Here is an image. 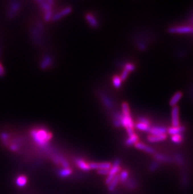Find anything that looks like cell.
I'll use <instances>...</instances> for the list:
<instances>
[{"instance_id": "d590c367", "label": "cell", "mask_w": 193, "mask_h": 194, "mask_svg": "<svg viewBox=\"0 0 193 194\" xmlns=\"http://www.w3.org/2000/svg\"><path fill=\"white\" fill-rule=\"evenodd\" d=\"M138 121L139 122L143 123V124H147L148 126H150L151 124L150 121H149L148 119L145 118V117H139V118H138Z\"/></svg>"}, {"instance_id": "9c48e42d", "label": "cell", "mask_w": 193, "mask_h": 194, "mask_svg": "<svg viewBox=\"0 0 193 194\" xmlns=\"http://www.w3.org/2000/svg\"><path fill=\"white\" fill-rule=\"evenodd\" d=\"M154 158L155 160L158 162H164L167 164H171L174 162V159L169 156H167L161 153H155L154 155Z\"/></svg>"}, {"instance_id": "44dd1931", "label": "cell", "mask_w": 193, "mask_h": 194, "mask_svg": "<svg viewBox=\"0 0 193 194\" xmlns=\"http://www.w3.org/2000/svg\"><path fill=\"white\" fill-rule=\"evenodd\" d=\"M75 163L78 167L84 171H89L90 170L89 165L88 164H87L85 162H83L82 160L77 159Z\"/></svg>"}, {"instance_id": "74e56055", "label": "cell", "mask_w": 193, "mask_h": 194, "mask_svg": "<svg viewBox=\"0 0 193 194\" xmlns=\"http://www.w3.org/2000/svg\"><path fill=\"white\" fill-rule=\"evenodd\" d=\"M59 161H60V163H61L62 166H63L65 168H68V167H69V164H68V163L63 158L59 157Z\"/></svg>"}, {"instance_id": "1f68e13d", "label": "cell", "mask_w": 193, "mask_h": 194, "mask_svg": "<svg viewBox=\"0 0 193 194\" xmlns=\"http://www.w3.org/2000/svg\"><path fill=\"white\" fill-rule=\"evenodd\" d=\"M128 172L126 170H124L121 172L120 175H119V180L122 183H126V180L128 179Z\"/></svg>"}, {"instance_id": "e0dca14e", "label": "cell", "mask_w": 193, "mask_h": 194, "mask_svg": "<svg viewBox=\"0 0 193 194\" xmlns=\"http://www.w3.org/2000/svg\"><path fill=\"white\" fill-rule=\"evenodd\" d=\"M185 127L183 126H179L177 127H171L167 129V133L171 136L176 134H182L184 131H185Z\"/></svg>"}, {"instance_id": "6da1fadb", "label": "cell", "mask_w": 193, "mask_h": 194, "mask_svg": "<svg viewBox=\"0 0 193 194\" xmlns=\"http://www.w3.org/2000/svg\"><path fill=\"white\" fill-rule=\"evenodd\" d=\"M31 135L36 143L40 146H47L48 141L52 138V134L45 129H33L31 131Z\"/></svg>"}, {"instance_id": "b9f144b4", "label": "cell", "mask_w": 193, "mask_h": 194, "mask_svg": "<svg viewBox=\"0 0 193 194\" xmlns=\"http://www.w3.org/2000/svg\"><path fill=\"white\" fill-rule=\"evenodd\" d=\"M120 159L117 158V159L114 161V166H115V167H117V166H120Z\"/></svg>"}, {"instance_id": "836d02e7", "label": "cell", "mask_w": 193, "mask_h": 194, "mask_svg": "<svg viewBox=\"0 0 193 194\" xmlns=\"http://www.w3.org/2000/svg\"><path fill=\"white\" fill-rule=\"evenodd\" d=\"M120 169L121 168L120 167V166H117V167L113 166V167L109 170V173H108V175H111V176L115 177L116 176V173H118V172L120 170Z\"/></svg>"}, {"instance_id": "3957f363", "label": "cell", "mask_w": 193, "mask_h": 194, "mask_svg": "<svg viewBox=\"0 0 193 194\" xmlns=\"http://www.w3.org/2000/svg\"><path fill=\"white\" fill-rule=\"evenodd\" d=\"M168 32L171 33H179V34L190 33H193V27H191L190 26L171 27L168 30Z\"/></svg>"}, {"instance_id": "83f0119b", "label": "cell", "mask_w": 193, "mask_h": 194, "mask_svg": "<svg viewBox=\"0 0 193 194\" xmlns=\"http://www.w3.org/2000/svg\"><path fill=\"white\" fill-rule=\"evenodd\" d=\"M160 167V164L156 160H154L153 162H151V164L149 165V170L153 172L156 171L157 169Z\"/></svg>"}, {"instance_id": "8fae6325", "label": "cell", "mask_w": 193, "mask_h": 194, "mask_svg": "<svg viewBox=\"0 0 193 194\" xmlns=\"http://www.w3.org/2000/svg\"><path fill=\"white\" fill-rule=\"evenodd\" d=\"M100 99L102 103H103L104 105L107 107L108 109H112L114 107V103L112 101L110 98L107 95H106L104 93H101L100 94Z\"/></svg>"}, {"instance_id": "8992f818", "label": "cell", "mask_w": 193, "mask_h": 194, "mask_svg": "<svg viewBox=\"0 0 193 194\" xmlns=\"http://www.w3.org/2000/svg\"><path fill=\"white\" fill-rule=\"evenodd\" d=\"M36 3L41 8V10L44 11L45 13L46 11L52 10V7L54 6L55 2L52 0H47V1L40 0V1H37Z\"/></svg>"}, {"instance_id": "ba28073f", "label": "cell", "mask_w": 193, "mask_h": 194, "mask_svg": "<svg viewBox=\"0 0 193 194\" xmlns=\"http://www.w3.org/2000/svg\"><path fill=\"white\" fill-rule=\"evenodd\" d=\"M53 63V58L50 55H45L42 59L40 64V67L42 70H45L50 67Z\"/></svg>"}, {"instance_id": "d6a6232c", "label": "cell", "mask_w": 193, "mask_h": 194, "mask_svg": "<svg viewBox=\"0 0 193 194\" xmlns=\"http://www.w3.org/2000/svg\"><path fill=\"white\" fill-rule=\"evenodd\" d=\"M53 16H54V14H53L52 10L46 11L44 13V20L48 22L52 20Z\"/></svg>"}, {"instance_id": "52a82bcc", "label": "cell", "mask_w": 193, "mask_h": 194, "mask_svg": "<svg viewBox=\"0 0 193 194\" xmlns=\"http://www.w3.org/2000/svg\"><path fill=\"white\" fill-rule=\"evenodd\" d=\"M167 129L166 128L163 127V126H152L150 128L149 133L151 135H154V136H157V135H162V134H166Z\"/></svg>"}, {"instance_id": "4dcf8cb0", "label": "cell", "mask_w": 193, "mask_h": 194, "mask_svg": "<svg viewBox=\"0 0 193 194\" xmlns=\"http://www.w3.org/2000/svg\"><path fill=\"white\" fill-rule=\"evenodd\" d=\"M122 111L123 115H130V109L128 104L127 103H123L122 104Z\"/></svg>"}, {"instance_id": "603a6c76", "label": "cell", "mask_w": 193, "mask_h": 194, "mask_svg": "<svg viewBox=\"0 0 193 194\" xmlns=\"http://www.w3.org/2000/svg\"><path fill=\"white\" fill-rule=\"evenodd\" d=\"M126 185L130 190H133L136 188L137 187V182L136 181L133 179V178H129L126 181Z\"/></svg>"}, {"instance_id": "ab89813d", "label": "cell", "mask_w": 193, "mask_h": 194, "mask_svg": "<svg viewBox=\"0 0 193 194\" xmlns=\"http://www.w3.org/2000/svg\"><path fill=\"white\" fill-rule=\"evenodd\" d=\"M114 176H111V175H108V177L107 178L106 180H105V183H106L107 185H109V184L110 183L111 181H112V180L114 179Z\"/></svg>"}, {"instance_id": "4fadbf2b", "label": "cell", "mask_w": 193, "mask_h": 194, "mask_svg": "<svg viewBox=\"0 0 193 194\" xmlns=\"http://www.w3.org/2000/svg\"><path fill=\"white\" fill-rule=\"evenodd\" d=\"M135 147L137 149L144 151V152L147 153L149 154H152V155H154L155 154V150L152 148H151L149 146L146 145V144L142 143L137 142V143H135Z\"/></svg>"}, {"instance_id": "7402d4cb", "label": "cell", "mask_w": 193, "mask_h": 194, "mask_svg": "<svg viewBox=\"0 0 193 194\" xmlns=\"http://www.w3.org/2000/svg\"><path fill=\"white\" fill-rule=\"evenodd\" d=\"M139 138L136 134H134L132 136H129L126 141V144L127 146H131L132 144H135L137 143Z\"/></svg>"}, {"instance_id": "8d00e7d4", "label": "cell", "mask_w": 193, "mask_h": 194, "mask_svg": "<svg viewBox=\"0 0 193 194\" xmlns=\"http://www.w3.org/2000/svg\"><path fill=\"white\" fill-rule=\"evenodd\" d=\"M129 72L128 71H127L126 70L124 69L122 72V73H121V75L120 76V79L122 80V81H125L126 79L127 78V77L129 75Z\"/></svg>"}, {"instance_id": "30bf717a", "label": "cell", "mask_w": 193, "mask_h": 194, "mask_svg": "<svg viewBox=\"0 0 193 194\" xmlns=\"http://www.w3.org/2000/svg\"><path fill=\"white\" fill-rule=\"evenodd\" d=\"M21 8V3L20 1H13L11 3L10 8L9 10L8 15L10 18L15 17L17 11H19Z\"/></svg>"}, {"instance_id": "4316f807", "label": "cell", "mask_w": 193, "mask_h": 194, "mask_svg": "<svg viewBox=\"0 0 193 194\" xmlns=\"http://www.w3.org/2000/svg\"><path fill=\"white\" fill-rule=\"evenodd\" d=\"M122 80L120 79V76L115 75L112 78V84L114 86V87L116 88H119L120 87L121 85H122Z\"/></svg>"}, {"instance_id": "cb8c5ba5", "label": "cell", "mask_w": 193, "mask_h": 194, "mask_svg": "<svg viewBox=\"0 0 193 194\" xmlns=\"http://www.w3.org/2000/svg\"><path fill=\"white\" fill-rule=\"evenodd\" d=\"M135 128L139 129L140 131H145V132H148L149 133V129H150L151 126H148L147 124H143V123H141V122H137V124L135 125Z\"/></svg>"}, {"instance_id": "5b68a950", "label": "cell", "mask_w": 193, "mask_h": 194, "mask_svg": "<svg viewBox=\"0 0 193 194\" xmlns=\"http://www.w3.org/2000/svg\"><path fill=\"white\" fill-rule=\"evenodd\" d=\"M179 110L177 106L172 107L171 110V124L173 127H177L180 126L179 122Z\"/></svg>"}, {"instance_id": "60d3db41", "label": "cell", "mask_w": 193, "mask_h": 194, "mask_svg": "<svg viewBox=\"0 0 193 194\" xmlns=\"http://www.w3.org/2000/svg\"><path fill=\"white\" fill-rule=\"evenodd\" d=\"M5 75V69L2 66V65L0 62V76H3Z\"/></svg>"}, {"instance_id": "484cf974", "label": "cell", "mask_w": 193, "mask_h": 194, "mask_svg": "<svg viewBox=\"0 0 193 194\" xmlns=\"http://www.w3.org/2000/svg\"><path fill=\"white\" fill-rule=\"evenodd\" d=\"M171 140L174 143L179 144L181 143L183 140V135L182 134L173 135V136H171Z\"/></svg>"}, {"instance_id": "7c38bea8", "label": "cell", "mask_w": 193, "mask_h": 194, "mask_svg": "<svg viewBox=\"0 0 193 194\" xmlns=\"http://www.w3.org/2000/svg\"><path fill=\"white\" fill-rule=\"evenodd\" d=\"M71 11V8L70 7H67L64 8L63 10H62L61 11L58 12V13H56L55 15H54L52 18V21H57L60 20L61 18H63L64 17L66 16V15L70 13V12Z\"/></svg>"}, {"instance_id": "e575fe53", "label": "cell", "mask_w": 193, "mask_h": 194, "mask_svg": "<svg viewBox=\"0 0 193 194\" xmlns=\"http://www.w3.org/2000/svg\"><path fill=\"white\" fill-rule=\"evenodd\" d=\"M124 69L126 70L129 72L134 71L135 69V66L133 64L131 63H127L124 66Z\"/></svg>"}, {"instance_id": "5bb4252c", "label": "cell", "mask_w": 193, "mask_h": 194, "mask_svg": "<svg viewBox=\"0 0 193 194\" xmlns=\"http://www.w3.org/2000/svg\"><path fill=\"white\" fill-rule=\"evenodd\" d=\"M85 19L87 21V23L89 24V25L91 27L93 28H97L98 26V21L92 14L87 13L85 15Z\"/></svg>"}, {"instance_id": "2e32d148", "label": "cell", "mask_w": 193, "mask_h": 194, "mask_svg": "<svg viewBox=\"0 0 193 194\" xmlns=\"http://www.w3.org/2000/svg\"><path fill=\"white\" fill-rule=\"evenodd\" d=\"M189 179H188V175L187 174V171L186 170V168H181V185L182 188L184 190L187 189V188L189 186Z\"/></svg>"}, {"instance_id": "ffe728a7", "label": "cell", "mask_w": 193, "mask_h": 194, "mask_svg": "<svg viewBox=\"0 0 193 194\" xmlns=\"http://www.w3.org/2000/svg\"><path fill=\"white\" fill-rule=\"evenodd\" d=\"M174 158H175V161L180 168H184L186 165L185 160L184 159L183 156L181 155V154L179 153H176L175 156H174Z\"/></svg>"}, {"instance_id": "9a60e30c", "label": "cell", "mask_w": 193, "mask_h": 194, "mask_svg": "<svg viewBox=\"0 0 193 194\" xmlns=\"http://www.w3.org/2000/svg\"><path fill=\"white\" fill-rule=\"evenodd\" d=\"M90 169H107L109 170L111 168V164L110 163H101V164H96V163H91L89 165Z\"/></svg>"}, {"instance_id": "f35d334b", "label": "cell", "mask_w": 193, "mask_h": 194, "mask_svg": "<svg viewBox=\"0 0 193 194\" xmlns=\"http://www.w3.org/2000/svg\"><path fill=\"white\" fill-rule=\"evenodd\" d=\"M109 170H107V169H100L97 171V173L101 175H108Z\"/></svg>"}, {"instance_id": "d4e9b609", "label": "cell", "mask_w": 193, "mask_h": 194, "mask_svg": "<svg viewBox=\"0 0 193 194\" xmlns=\"http://www.w3.org/2000/svg\"><path fill=\"white\" fill-rule=\"evenodd\" d=\"M119 175H116V176L114 177V179L111 181L110 183L109 184V185H108V190L113 191L115 189V188H116L117 183H119Z\"/></svg>"}, {"instance_id": "d6986e66", "label": "cell", "mask_w": 193, "mask_h": 194, "mask_svg": "<svg viewBox=\"0 0 193 194\" xmlns=\"http://www.w3.org/2000/svg\"><path fill=\"white\" fill-rule=\"evenodd\" d=\"M167 136L166 134H162V135H157V136H154V135H149L147 137V140L151 143H156L163 141L166 139Z\"/></svg>"}, {"instance_id": "277c9868", "label": "cell", "mask_w": 193, "mask_h": 194, "mask_svg": "<svg viewBox=\"0 0 193 194\" xmlns=\"http://www.w3.org/2000/svg\"><path fill=\"white\" fill-rule=\"evenodd\" d=\"M120 124L121 126H124L126 129V130L127 129H134V124L130 115H123L122 114L120 118Z\"/></svg>"}, {"instance_id": "ac0fdd59", "label": "cell", "mask_w": 193, "mask_h": 194, "mask_svg": "<svg viewBox=\"0 0 193 194\" xmlns=\"http://www.w3.org/2000/svg\"><path fill=\"white\" fill-rule=\"evenodd\" d=\"M182 97V94L181 92H177L174 94L173 97H171V99L169 101V105L172 107L176 106L177 105V104L179 102V101L180 100Z\"/></svg>"}, {"instance_id": "f1b7e54d", "label": "cell", "mask_w": 193, "mask_h": 194, "mask_svg": "<svg viewBox=\"0 0 193 194\" xmlns=\"http://www.w3.org/2000/svg\"><path fill=\"white\" fill-rule=\"evenodd\" d=\"M16 183L18 186L23 187L26 183V178L25 176H21L17 179Z\"/></svg>"}, {"instance_id": "f546056e", "label": "cell", "mask_w": 193, "mask_h": 194, "mask_svg": "<svg viewBox=\"0 0 193 194\" xmlns=\"http://www.w3.org/2000/svg\"><path fill=\"white\" fill-rule=\"evenodd\" d=\"M71 173V170L70 168L62 169V170H60L58 172V174L61 177H68V175H70Z\"/></svg>"}, {"instance_id": "7a4b0ae2", "label": "cell", "mask_w": 193, "mask_h": 194, "mask_svg": "<svg viewBox=\"0 0 193 194\" xmlns=\"http://www.w3.org/2000/svg\"><path fill=\"white\" fill-rule=\"evenodd\" d=\"M44 32V28H43L42 23L38 22L35 27L32 30V40L36 45H40L42 41V36Z\"/></svg>"}]
</instances>
